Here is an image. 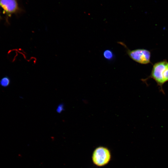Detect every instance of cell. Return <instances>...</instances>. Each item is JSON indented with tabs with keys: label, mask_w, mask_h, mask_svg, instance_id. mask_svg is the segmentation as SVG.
Returning <instances> with one entry per match:
<instances>
[{
	"label": "cell",
	"mask_w": 168,
	"mask_h": 168,
	"mask_svg": "<svg viewBox=\"0 0 168 168\" xmlns=\"http://www.w3.org/2000/svg\"><path fill=\"white\" fill-rule=\"evenodd\" d=\"M149 78H152L156 82L161 92L164 94L163 87L164 84L168 82V62L164 60L155 63L150 75L143 80L146 81Z\"/></svg>",
	"instance_id": "obj_1"
},
{
	"label": "cell",
	"mask_w": 168,
	"mask_h": 168,
	"mask_svg": "<svg viewBox=\"0 0 168 168\" xmlns=\"http://www.w3.org/2000/svg\"><path fill=\"white\" fill-rule=\"evenodd\" d=\"M119 43L125 47L128 55L133 61L142 64H147L151 63V54L149 51L142 49L130 50L123 43L120 42Z\"/></svg>",
	"instance_id": "obj_2"
},
{
	"label": "cell",
	"mask_w": 168,
	"mask_h": 168,
	"mask_svg": "<svg viewBox=\"0 0 168 168\" xmlns=\"http://www.w3.org/2000/svg\"><path fill=\"white\" fill-rule=\"evenodd\" d=\"M111 159L109 150L105 147H99L94 151L92 155L93 163L98 166H102L108 163Z\"/></svg>",
	"instance_id": "obj_3"
},
{
	"label": "cell",
	"mask_w": 168,
	"mask_h": 168,
	"mask_svg": "<svg viewBox=\"0 0 168 168\" xmlns=\"http://www.w3.org/2000/svg\"><path fill=\"white\" fill-rule=\"evenodd\" d=\"M0 7L6 15V21L8 23V18L13 14L21 13L22 10L19 6L18 0H0Z\"/></svg>",
	"instance_id": "obj_4"
},
{
	"label": "cell",
	"mask_w": 168,
	"mask_h": 168,
	"mask_svg": "<svg viewBox=\"0 0 168 168\" xmlns=\"http://www.w3.org/2000/svg\"><path fill=\"white\" fill-rule=\"evenodd\" d=\"M10 83V80L7 77L2 78L0 81V84L3 87H6L8 86Z\"/></svg>",
	"instance_id": "obj_5"
},
{
	"label": "cell",
	"mask_w": 168,
	"mask_h": 168,
	"mask_svg": "<svg viewBox=\"0 0 168 168\" xmlns=\"http://www.w3.org/2000/svg\"><path fill=\"white\" fill-rule=\"evenodd\" d=\"M103 56L105 59L110 60L113 58V54L111 50H106L103 53Z\"/></svg>",
	"instance_id": "obj_6"
},
{
	"label": "cell",
	"mask_w": 168,
	"mask_h": 168,
	"mask_svg": "<svg viewBox=\"0 0 168 168\" xmlns=\"http://www.w3.org/2000/svg\"><path fill=\"white\" fill-rule=\"evenodd\" d=\"M64 105L63 103H61L58 106L56 111L58 113H60L64 110Z\"/></svg>",
	"instance_id": "obj_7"
},
{
	"label": "cell",
	"mask_w": 168,
	"mask_h": 168,
	"mask_svg": "<svg viewBox=\"0 0 168 168\" xmlns=\"http://www.w3.org/2000/svg\"><path fill=\"white\" fill-rule=\"evenodd\" d=\"M2 19V18L0 14V21Z\"/></svg>",
	"instance_id": "obj_8"
}]
</instances>
